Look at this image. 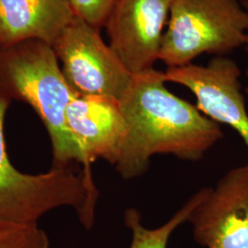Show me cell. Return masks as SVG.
Segmentation results:
<instances>
[{
    "mask_svg": "<svg viewBox=\"0 0 248 248\" xmlns=\"http://www.w3.org/2000/svg\"><path fill=\"white\" fill-rule=\"evenodd\" d=\"M166 82L165 72L155 68L133 75L119 100L128 132L115 167L124 178L142 175L157 154L199 160L222 138L218 123L171 93Z\"/></svg>",
    "mask_w": 248,
    "mask_h": 248,
    "instance_id": "cell-1",
    "label": "cell"
},
{
    "mask_svg": "<svg viewBox=\"0 0 248 248\" xmlns=\"http://www.w3.org/2000/svg\"><path fill=\"white\" fill-rule=\"evenodd\" d=\"M0 88L30 104L45 124L53 145L54 166L85 160L66 124V110L78 94L62 71L52 45L26 41L0 54Z\"/></svg>",
    "mask_w": 248,
    "mask_h": 248,
    "instance_id": "cell-2",
    "label": "cell"
},
{
    "mask_svg": "<svg viewBox=\"0 0 248 248\" xmlns=\"http://www.w3.org/2000/svg\"><path fill=\"white\" fill-rule=\"evenodd\" d=\"M9 102L0 94V217L12 222L37 223L49 211L69 206L80 221L90 228L98 191L92 177L84 171L76 174L67 167L54 166L39 175L15 169L6 152L3 125Z\"/></svg>",
    "mask_w": 248,
    "mask_h": 248,
    "instance_id": "cell-3",
    "label": "cell"
},
{
    "mask_svg": "<svg viewBox=\"0 0 248 248\" xmlns=\"http://www.w3.org/2000/svg\"><path fill=\"white\" fill-rule=\"evenodd\" d=\"M248 17L238 0H174L159 60L169 68L202 53L224 54L245 45Z\"/></svg>",
    "mask_w": 248,
    "mask_h": 248,
    "instance_id": "cell-4",
    "label": "cell"
},
{
    "mask_svg": "<svg viewBox=\"0 0 248 248\" xmlns=\"http://www.w3.org/2000/svg\"><path fill=\"white\" fill-rule=\"evenodd\" d=\"M62 73L81 96H101L120 100L133 74L127 70L98 28L75 17L53 45Z\"/></svg>",
    "mask_w": 248,
    "mask_h": 248,
    "instance_id": "cell-5",
    "label": "cell"
},
{
    "mask_svg": "<svg viewBox=\"0 0 248 248\" xmlns=\"http://www.w3.org/2000/svg\"><path fill=\"white\" fill-rule=\"evenodd\" d=\"M187 221L208 248H248V163L231 169L204 195Z\"/></svg>",
    "mask_w": 248,
    "mask_h": 248,
    "instance_id": "cell-6",
    "label": "cell"
},
{
    "mask_svg": "<svg viewBox=\"0 0 248 248\" xmlns=\"http://www.w3.org/2000/svg\"><path fill=\"white\" fill-rule=\"evenodd\" d=\"M174 0H118L105 25L109 46L133 75L159 60L165 25Z\"/></svg>",
    "mask_w": 248,
    "mask_h": 248,
    "instance_id": "cell-7",
    "label": "cell"
},
{
    "mask_svg": "<svg viewBox=\"0 0 248 248\" xmlns=\"http://www.w3.org/2000/svg\"><path fill=\"white\" fill-rule=\"evenodd\" d=\"M240 76L237 63L221 55L204 66L189 63L165 72L167 82L189 89L197 98V108L214 122L235 130L248 148V113Z\"/></svg>",
    "mask_w": 248,
    "mask_h": 248,
    "instance_id": "cell-8",
    "label": "cell"
},
{
    "mask_svg": "<svg viewBox=\"0 0 248 248\" xmlns=\"http://www.w3.org/2000/svg\"><path fill=\"white\" fill-rule=\"evenodd\" d=\"M66 124L83 155L87 175L91 177L90 165L96 160L118 163L128 132L119 100L78 95L67 108Z\"/></svg>",
    "mask_w": 248,
    "mask_h": 248,
    "instance_id": "cell-9",
    "label": "cell"
},
{
    "mask_svg": "<svg viewBox=\"0 0 248 248\" xmlns=\"http://www.w3.org/2000/svg\"><path fill=\"white\" fill-rule=\"evenodd\" d=\"M69 0H0V43H55L75 18Z\"/></svg>",
    "mask_w": 248,
    "mask_h": 248,
    "instance_id": "cell-10",
    "label": "cell"
},
{
    "mask_svg": "<svg viewBox=\"0 0 248 248\" xmlns=\"http://www.w3.org/2000/svg\"><path fill=\"white\" fill-rule=\"evenodd\" d=\"M205 188L196 193L167 223L156 229H147L142 223V215L135 209H129L124 214L125 225L132 231L133 239L130 248H167L171 233L182 222L187 221L204 195Z\"/></svg>",
    "mask_w": 248,
    "mask_h": 248,
    "instance_id": "cell-11",
    "label": "cell"
},
{
    "mask_svg": "<svg viewBox=\"0 0 248 248\" xmlns=\"http://www.w3.org/2000/svg\"><path fill=\"white\" fill-rule=\"evenodd\" d=\"M0 248H50V244L37 223L12 222L0 217Z\"/></svg>",
    "mask_w": 248,
    "mask_h": 248,
    "instance_id": "cell-12",
    "label": "cell"
},
{
    "mask_svg": "<svg viewBox=\"0 0 248 248\" xmlns=\"http://www.w3.org/2000/svg\"><path fill=\"white\" fill-rule=\"evenodd\" d=\"M118 0H69L76 17L91 26L105 25Z\"/></svg>",
    "mask_w": 248,
    "mask_h": 248,
    "instance_id": "cell-13",
    "label": "cell"
},
{
    "mask_svg": "<svg viewBox=\"0 0 248 248\" xmlns=\"http://www.w3.org/2000/svg\"><path fill=\"white\" fill-rule=\"evenodd\" d=\"M241 4H242V6H243L244 9L246 10V12H247V14H248V0H241ZM245 46L247 47V49H248V37H247V40H246V44H245Z\"/></svg>",
    "mask_w": 248,
    "mask_h": 248,
    "instance_id": "cell-14",
    "label": "cell"
},
{
    "mask_svg": "<svg viewBox=\"0 0 248 248\" xmlns=\"http://www.w3.org/2000/svg\"><path fill=\"white\" fill-rule=\"evenodd\" d=\"M246 74H247V77H248V68L247 69V72H246ZM247 94H248V87L247 88Z\"/></svg>",
    "mask_w": 248,
    "mask_h": 248,
    "instance_id": "cell-15",
    "label": "cell"
}]
</instances>
